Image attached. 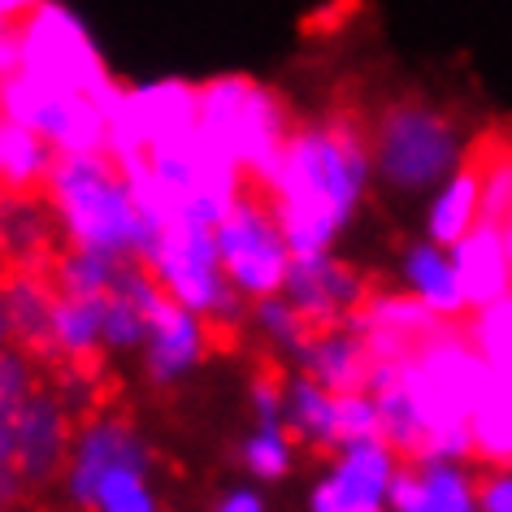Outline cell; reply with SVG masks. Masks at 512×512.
<instances>
[{"label": "cell", "mask_w": 512, "mask_h": 512, "mask_svg": "<svg viewBox=\"0 0 512 512\" xmlns=\"http://www.w3.org/2000/svg\"><path fill=\"white\" fill-rule=\"evenodd\" d=\"M369 165H374V148L352 118H326L291 131L265 183L291 252H330V243L365 196Z\"/></svg>", "instance_id": "1"}, {"label": "cell", "mask_w": 512, "mask_h": 512, "mask_svg": "<svg viewBox=\"0 0 512 512\" xmlns=\"http://www.w3.org/2000/svg\"><path fill=\"white\" fill-rule=\"evenodd\" d=\"M44 191L57 209L61 235L83 248L144 261L161 235V226L148 222V213L139 209L122 165L109 152H61Z\"/></svg>", "instance_id": "2"}, {"label": "cell", "mask_w": 512, "mask_h": 512, "mask_svg": "<svg viewBox=\"0 0 512 512\" xmlns=\"http://www.w3.org/2000/svg\"><path fill=\"white\" fill-rule=\"evenodd\" d=\"M291 131L296 126L287 118V105L270 87L243 74H217L200 83V139L235 161L248 183H270Z\"/></svg>", "instance_id": "3"}, {"label": "cell", "mask_w": 512, "mask_h": 512, "mask_svg": "<svg viewBox=\"0 0 512 512\" xmlns=\"http://www.w3.org/2000/svg\"><path fill=\"white\" fill-rule=\"evenodd\" d=\"M18 44L22 70L35 74V79L92 96L100 109H109L122 96V83L105 70V57L92 44V31L83 27V18L74 9L57 5V0H40L18 22Z\"/></svg>", "instance_id": "4"}, {"label": "cell", "mask_w": 512, "mask_h": 512, "mask_svg": "<svg viewBox=\"0 0 512 512\" xmlns=\"http://www.w3.org/2000/svg\"><path fill=\"white\" fill-rule=\"evenodd\" d=\"M213 239L217 252H222V270L230 287L243 300H265L283 291L296 252H291L287 230L278 222V209L265 187H243L235 204L222 213V222L213 226Z\"/></svg>", "instance_id": "5"}, {"label": "cell", "mask_w": 512, "mask_h": 512, "mask_svg": "<svg viewBox=\"0 0 512 512\" xmlns=\"http://www.w3.org/2000/svg\"><path fill=\"white\" fill-rule=\"evenodd\" d=\"M144 261H148V270L157 274V283L165 287L170 300L196 309L200 317H209V322L235 326L243 296L230 287V278L222 270V252H217L213 226H191V222L161 226V235Z\"/></svg>", "instance_id": "6"}, {"label": "cell", "mask_w": 512, "mask_h": 512, "mask_svg": "<svg viewBox=\"0 0 512 512\" xmlns=\"http://www.w3.org/2000/svg\"><path fill=\"white\" fill-rule=\"evenodd\" d=\"M369 148H374L378 174L387 178L391 187H404V191L439 183L460 161L456 126L447 122L439 109L417 105V100H404V105H391L382 113Z\"/></svg>", "instance_id": "7"}, {"label": "cell", "mask_w": 512, "mask_h": 512, "mask_svg": "<svg viewBox=\"0 0 512 512\" xmlns=\"http://www.w3.org/2000/svg\"><path fill=\"white\" fill-rule=\"evenodd\" d=\"M0 109L14 122L61 152H105L109 144V118L92 96L70 92V87L44 83L27 70H14L9 79H0Z\"/></svg>", "instance_id": "8"}, {"label": "cell", "mask_w": 512, "mask_h": 512, "mask_svg": "<svg viewBox=\"0 0 512 512\" xmlns=\"http://www.w3.org/2000/svg\"><path fill=\"white\" fill-rule=\"evenodd\" d=\"M283 296L304 313V322L313 330H326V326H339L343 317L361 313V304L369 300V287L352 265L335 261L330 252H309V256H291Z\"/></svg>", "instance_id": "9"}, {"label": "cell", "mask_w": 512, "mask_h": 512, "mask_svg": "<svg viewBox=\"0 0 512 512\" xmlns=\"http://www.w3.org/2000/svg\"><path fill=\"white\" fill-rule=\"evenodd\" d=\"M118 465H144L152 469V452L126 417H113V413H100L92 417L87 426L74 434V447H70V465H66V495L74 499L79 508H92V495L100 478Z\"/></svg>", "instance_id": "10"}, {"label": "cell", "mask_w": 512, "mask_h": 512, "mask_svg": "<svg viewBox=\"0 0 512 512\" xmlns=\"http://www.w3.org/2000/svg\"><path fill=\"white\" fill-rule=\"evenodd\" d=\"M70 447H74V430H70V408L57 391H35L18 413L14 426V465L27 486H48L57 478H66L70 465Z\"/></svg>", "instance_id": "11"}, {"label": "cell", "mask_w": 512, "mask_h": 512, "mask_svg": "<svg viewBox=\"0 0 512 512\" xmlns=\"http://www.w3.org/2000/svg\"><path fill=\"white\" fill-rule=\"evenodd\" d=\"M209 352V317L165 296L148 322V343H144V369L157 387H174Z\"/></svg>", "instance_id": "12"}, {"label": "cell", "mask_w": 512, "mask_h": 512, "mask_svg": "<svg viewBox=\"0 0 512 512\" xmlns=\"http://www.w3.org/2000/svg\"><path fill=\"white\" fill-rule=\"evenodd\" d=\"M61 291L53 283V274L31 270V265H14L0 278V313H5L14 343L31 348L35 356L53 361V313H57Z\"/></svg>", "instance_id": "13"}, {"label": "cell", "mask_w": 512, "mask_h": 512, "mask_svg": "<svg viewBox=\"0 0 512 512\" xmlns=\"http://www.w3.org/2000/svg\"><path fill=\"white\" fill-rule=\"evenodd\" d=\"M452 261L465 287L469 309H491L495 300H504L512 291V261H508V243L504 226L482 217L460 243H452Z\"/></svg>", "instance_id": "14"}, {"label": "cell", "mask_w": 512, "mask_h": 512, "mask_svg": "<svg viewBox=\"0 0 512 512\" xmlns=\"http://www.w3.org/2000/svg\"><path fill=\"white\" fill-rule=\"evenodd\" d=\"M57 230V209L53 200H40V191H0V256L5 261L31 265V270L53 265Z\"/></svg>", "instance_id": "15"}, {"label": "cell", "mask_w": 512, "mask_h": 512, "mask_svg": "<svg viewBox=\"0 0 512 512\" xmlns=\"http://www.w3.org/2000/svg\"><path fill=\"white\" fill-rule=\"evenodd\" d=\"M395 456H400V452H395V447L382 439V434H378V439L343 443L335 469L326 473V486L343 499V504H352V508L387 504L391 482H395V473H400Z\"/></svg>", "instance_id": "16"}, {"label": "cell", "mask_w": 512, "mask_h": 512, "mask_svg": "<svg viewBox=\"0 0 512 512\" xmlns=\"http://www.w3.org/2000/svg\"><path fill=\"white\" fill-rule=\"evenodd\" d=\"M296 361L304 365V374L317 378L330 391H361L369 387V369H374V352L361 330H343V326H326L313 330L309 343L296 352Z\"/></svg>", "instance_id": "17"}, {"label": "cell", "mask_w": 512, "mask_h": 512, "mask_svg": "<svg viewBox=\"0 0 512 512\" xmlns=\"http://www.w3.org/2000/svg\"><path fill=\"white\" fill-rule=\"evenodd\" d=\"M57 165V148L0 109V191H40Z\"/></svg>", "instance_id": "18"}, {"label": "cell", "mask_w": 512, "mask_h": 512, "mask_svg": "<svg viewBox=\"0 0 512 512\" xmlns=\"http://www.w3.org/2000/svg\"><path fill=\"white\" fill-rule=\"evenodd\" d=\"M105 348V296H61L53 313V361L87 365Z\"/></svg>", "instance_id": "19"}, {"label": "cell", "mask_w": 512, "mask_h": 512, "mask_svg": "<svg viewBox=\"0 0 512 512\" xmlns=\"http://www.w3.org/2000/svg\"><path fill=\"white\" fill-rule=\"evenodd\" d=\"M287 430L313 447H343L339 439V395L317 378L300 374L287 382Z\"/></svg>", "instance_id": "20"}, {"label": "cell", "mask_w": 512, "mask_h": 512, "mask_svg": "<svg viewBox=\"0 0 512 512\" xmlns=\"http://www.w3.org/2000/svg\"><path fill=\"white\" fill-rule=\"evenodd\" d=\"M482 222V165L478 161H465L460 170L447 178V187L439 191L430 209V239L434 243H460L473 226Z\"/></svg>", "instance_id": "21"}, {"label": "cell", "mask_w": 512, "mask_h": 512, "mask_svg": "<svg viewBox=\"0 0 512 512\" xmlns=\"http://www.w3.org/2000/svg\"><path fill=\"white\" fill-rule=\"evenodd\" d=\"M126 261H131V256L70 243V252L53 256L48 274H53V283H57L61 296H109V291L118 287Z\"/></svg>", "instance_id": "22"}, {"label": "cell", "mask_w": 512, "mask_h": 512, "mask_svg": "<svg viewBox=\"0 0 512 512\" xmlns=\"http://www.w3.org/2000/svg\"><path fill=\"white\" fill-rule=\"evenodd\" d=\"M35 361H40V356L31 348H22V343H9V348L0 352V469L14 465L18 413H22V404L40 391V369H35Z\"/></svg>", "instance_id": "23"}, {"label": "cell", "mask_w": 512, "mask_h": 512, "mask_svg": "<svg viewBox=\"0 0 512 512\" xmlns=\"http://www.w3.org/2000/svg\"><path fill=\"white\" fill-rule=\"evenodd\" d=\"M404 274H408V283H413L417 296L439 317H456L465 309V287H460L456 261L439 248V243H421V248L408 252Z\"/></svg>", "instance_id": "24"}, {"label": "cell", "mask_w": 512, "mask_h": 512, "mask_svg": "<svg viewBox=\"0 0 512 512\" xmlns=\"http://www.w3.org/2000/svg\"><path fill=\"white\" fill-rule=\"evenodd\" d=\"M469 426H473V447L486 460L512 465V382L508 378H495L491 395L473 408Z\"/></svg>", "instance_id": "25"}, {"label": "cell", "mask_w": 512, "mask_h": 512, "mask_svg": "<svg viewBox=\"0 0 512 512\" xmlns=\"http://www.w3.org/2000/svg\"><path fill=\"white\" fill-rule=\"evenodd\" d=\"M87 512H161L144 465H118L100 478Z\"/></svg>", "instance_id": "26"}, {"label": "cell", "mask_w": 512, "mask_h": 512, "mask_svg": "<svg viewBox=\"0 0 512 512\" xmlns=\"http://www.w3.org/2000/svg\"><path fill=\"white\" fill-rule=\"evenodd\" d=\"M421 486H426V512H473L478 495H473L469 478L452 460H421L417 465Z\"/></svg>", "instance_id": "27"}, {"label": "cell", "mask_w": 512, "mask_h": 512, "mask_svg": "<svg viewBox=\"0 0 512 512\" xmlns=\"http://www.w3.org/2000/svg\"><path fill=\"white\" fill-rule=\"evenodd\" d=\"M256 326H261V335L270 339L278 352H291V356H296L313 335V326L304 322V313L283 296V291L256 300Z\"/></svg>", "instance_id": "28"}, {"label": "cell", "mask_w": 512, "mask_h": 512, "mask_svg": "<svg viewBox=\"0 0 512 512\" xmlns=\"http://www.w3.org/2000/svg\"><path fill=\"white\" fill-rule=\"evenodd\" d=\"M473 343L491 361L495 374L512 382V291L504 300H495L491 309H482V317L473 322Z\"/></svg>", "instance_id": "29"}, {"label": "cell", "mask_w": 512, "mask_h": 512, "mask_svg": "<svg viewBox=\"0 0 512 512\" xmlns=\"http://www.w3.org/2000/svg\"><path fill=\"white\" fill-rule=\"evenodd\" d=\"M148 322L152 313L126 291H109L105 296V348L109 352H135L148 343Z\"/></svg>", "instance_id": "30"}, {"label": "cell", "mask_w": 512, "mask_h": 512, "mask_svg": "<svg viewBox=\"0 0 512 512\" xmlns=\"http://www.w3.org/2000/svg\"><path fill=\"white\" fill-rule=\"evenodd\" d=\"M291 460H296V443H291L287 426H256V434L243 443V465L261 482L283 478L291 469Z\"/></svg>", "instance_id": "31"}, {"label": "cell", "mask_w": 512, "mask_h": 512, "mask_svg": "<svg viewBox=\"0 0 512 512\" xmlns=\"http://www.w3.org/2000/svg\"><path fill=\"white\" fill-rule=\"evenodd\" d=\"M382 434V417H378V400L374 391H339V439L356 443V439H378Z\"/></svg>", "instance_id": "32"}, {"label": "cell", "mask_w": 512, "mask_h": 512, "mask_svg": "<svg viewBox=\"0 0 512 512\" xmlns=\"http://www.w3.org/2000/svg\"><path fill=\"white\" fill-rule=\"evenodd\" d=\"M252 413L261 426H287L283 413H287V387H278L270 374H261L252 382Z\"/></svg>", "instance_id": "33"}, {"label": "cell", "mask_w": 512, "mask_h": 512, "mask_svg": "<svg viewBox=\"0 0 512 512\" xmlns=\"http://www.w3.org/2000/svg\"><path fill=\"white\" fill-rule=\"evenodd\" d=\"M387 508L391 512H426V486H421L417 469H400V473H395Z\"/></svg>", "instance_id": "34"}, {"label": "cell", "mask_w": 512, "mask_h": 512, "mask_svg": "<svg viewBox=\"0 0 512 512\" xmlns=\"http://www.w3.org/2000/svg\"><path fill=\"white\" fill-rule=\"evenodd\" d=\"M92 378H87V365H70L66 374H61V387H57V395L66 400V408L74 413V408H87L92 404Z\"/></svg>", "instance_id": "35"}, {"label": "cell", "mask_w": 512, "mask_h": 512, "mask_svg": "<svg viewBox=\"0 0 512 512\" xmlns=\"http://www.w3.org/2000/svg\"><path fill=\"white\" fill-rule=\"evenodd\" d=\"M478 508L482 512H512V473H499V478H486L482 482Z\"/></svg>", "instance_id": "36"}, {"label": "cell", "mask_w": 512, "mask_h": 512, "mask_svg": "<svg viewBox=\"0 0 512 512\" xmlns=\"http://www.w3.org/2000/svg\"><path fill=\"white\" fill-rule=\"evenodd\" d=\"M22 70V44H18V22L0 18V79Z\"/></svg>", "instance_id": "37"}, {"label": "cell", "mask_w": 512, "mask_h": 512, "mask_svg": "<svg viewBox=\"0 0 512 512\" xmlns=\"http://www.w3.org/2000/svg\"><path fill=\"white\" fill-rule=\"evenodd\" d=\"M309 512H387V504H369V508H352V504H343V499L330 491L326 486V478L317 482V491H313V499H309Z\"/></svg>", "instance_id": "38"}, {"label": "cell", "mask_w": 512, "mask_h": 512, "mask_svg": "<svg viewBox=\"0 0 512 512\" xmlns=\"http://www.w3.org/2000/svg\"><path fill=\"white\" fill-rule=\"evenodd\" d=\"M213 512H265V499L256 491H243V486H239V491H230Z\"/></svg>", "instance_id": "39"}, {"label": "cell", "mask_w": 512, "mask_h": 512, "mask_svg": "<svg viewBox=\"0 0 512 512\" xmlns=\"http://www.w3.org/2000/svg\"><path fill=\"white\" fill-rule=\"evenodd\" d=\"M22 491H27V482H22V473L9 465V469H0V508H9L14 499H22Z\"/></svg>", "instance_id": "40"}, {"label": "cell", "mask_w": 512, "mask_h": 512, "mask_svg": "<svg viewBox=\"0 0 512 512\" xmlns=\"http://www.w3.org/2000/svg\"><path fill=\"white\" fill-rule=\"evenodd\" d=\"M35 5H40V0H0V18H5V22H22Z\"/></svg>", "instance_id": "41"}, {"label": "cell", "mask_w": 512, "mask_h": 512, "mask_svg": "<svg viewBox=\"0 0 512 512\" xmlns=\"http://www.w3.org/2000/svg\"><path fill=\"white\" fill-rule=\"evenodd\" d=\"M14 343V330H9V322H5V313H0V352Z\"/></svg>", "instance_id": "42"}]
</instances>
